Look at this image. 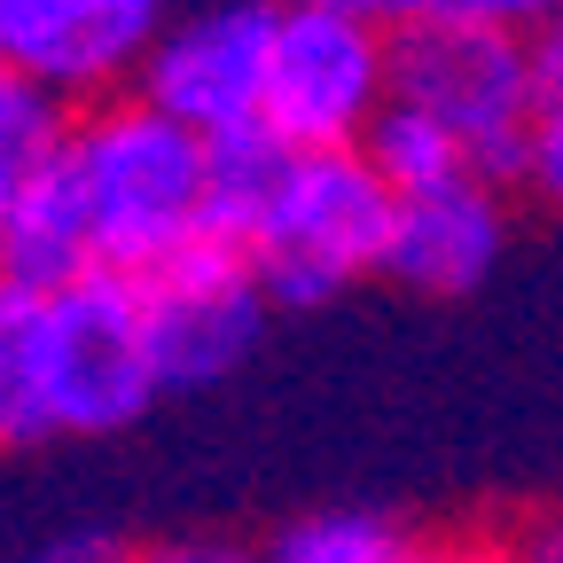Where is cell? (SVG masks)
Returning a JSON list of instances; mask_svg holds the SVG:
<instances>
[{
    "instance_id": "1",
    "label": "cell",
    "mask_w": 563,
    "mask_h": 563,
    "mask_svg": "<svg viewBox=\"0 0 563 563\" xmlns=\"http://www.w3.org/2000/svg\"><path fill=\"white\" fill-rule=\"evenodd\" d=\"M70 157L95 211V258L118 274H150L203 235V180L211 141L157 110L150 95L102 102L70 125Z\"/></svg>"
},
{
    "instance_id": "2",
    "label": "cell",
    "mask_w": 563,
    "mask_h": 563,
    "mask_svg": "<svg viewBox=\"0 0 563 563\" xmlns=\"http://www.w3.org/2000/svg\"><path fill=\"white\" fill-rule=\"evenodd\" d=\"M391 95L431 110L485 180H517L532 125L548 110L540 55L525 24H485V16H446V24H399L391 32Z\"/></svg>"
},
{
    "instance_id": "3",
    "label": "cell",
    "mask_w": 563,
    "mask_h": 563,
    "mask_svg": "<svg viewBox=\"0 0 563 563\" xmlns=\"http://www.w3.org/2000/svg\"><path fill=\"white\" fill-rule=\"evenodd\" d=\"M391 220H399V188L376 173L361 141H344V150H298L290 141L266 220L251 235V258L274 306H321L344 282L384 274Z\"/></svg>"
},
{
    "instance_id": "4",
    "label": "cell",
    "mask_w": 563,
    "mask_h": 563,
    "mask_svg": "<svg viewBox=\"0 0 563 563\" xmlns=\"http://www.w3.org/2000/svg\"><path fill=\"white\" fill-rule=\"evenodd\" d=\"M391 102V32L384 16L329 9V0H282L274 63H266V125L298 150L368 141Z\"/></svg>"
},
{
    "instance_id": "5",
    "label": "cell",
    "mask_w": 563,
    "mask_h": 563,
    "mask_svg": "<svg viewBox=\"0 0 563 563\" xmlns=\"http://www.w3.org/2000/svg\"><path fill=\"white\" fill-rule=\"evenodd\" d=\"M55 313V399H63V439H110L157 407V344H150V306L141 274L87 266L47 290Z\"/></svg>"
},
{
    "instance_id": "6",
    "label": "cell",
    "mask_w": 563,
    "mask_h": 563,
    "mask_svg": "<svg viewBox=\"0 0 563 563\" xmlns=\"http://www.w3.org/2000/svg\"><path fill=\"white\" fill-rule=\"evenodd\" d=\"M141 306H150V344H157V376L165 391H203L243 368V352L266 329V274L243 243L196 235L165 266L141 274Z\"/></svg>"
},
{
    "instance_id": "7",
    "label": "cell",
    "mask_w": 563,
    "mask_h": 563,
    "mask_svg": "<svg viewBox=\"0 0 563 563\" xmlns=\"http://www.w3.org/2000/svg\"><path fill=\"white\" fill-rule=\"evenodd\" d=\"M274 24L282 0H196V9L165 16L150 55H141L133 87L180 125L235 133L266 118V63H274Z\"/></svg>"
},
{
    "instance_id": "8",
    "label": "cell",
    "mask_w": 563,
    "mask_h": 563,
    "mask_svg": "<svg viewBox=\"0 0 563 563\" xmlns=\"http://www.w3.org/2000/svg\"><path fill=\"white\" fill-rule=\"evenodd\" d=\"M165 24V0H0V55L55 95H102L133 79Z\"/></svg>"
},
{
    "instance_id": "9",
    "label": "cell",
    "mask_w": 563,
    "mask_h": 563,
    "mask_svg": "<svg viewBox=\"0 0 563 563\" xmlns=\"http://www.w3.org/2000/svg\"><path fill=\"white\" fill-rule=\"evenodd\" d=\"M509 243V211H501V188L485 173H462L446 188H415L399 196V220H391V243H384V274L415 298H462L493 274Z\"/></svg>"
},
{
    "instance_id": "10",
    "label": "cell",
    "mask_w": 563,
    "mask_h": 563,
    "mask_svg": "<svg viewBox=\"0 0 563 563\" xmlns=\"http://www.w3.org/2000/svg\"><path fill=\"white\" fill-rule=\"evenodd\" d=\"M102 266L95 258V211H87V180H79V157L70 141L55 157H40L9 196H0V274L16 282H70Z\"/></svg>"
},
{
    "instance_id": "11",
    "label": "cell",
    "mask_w": 563,
    "mask_h": 563,
    "mask_svg": "<svg viewBox=\"0 0 563 563\" xmlns=\"http://www.w3.org/2000/svg\"><path fill=\"white\" fill-rule=\"evenodd\" d=\"M47 439H63L47 282L0 274V454H32Z\"/></svg>"
},
{
    "instance_id": "12",
    "label": "cell",
    "mask_w": 563,
    "mask_h": 563,
    "mask_svg": "<svg viewBox=\"0 0 563 563\" xmlns=\"http://www.w3.org/2000/svg\"><path fill=\"white\" fill-rule=\"evenodd\" d=\"M266 563H493V555L407 532L399 517H376V509H321V517H298L290 532H274Z\"/></svg>"
},
{
    "instance_id": "13",
    "label": "cell",
    "mask_w": 563,
    "mask_h": 563,
    "mask_svg": "<svg viewBox=\"0 0 563 563\" xmlns=\"http://www.w3.org/2000/svg\"><path fill=\"white\" fill-rule=\"evenodd\" d=\"M282 157H290V141H282L266 118H258V125H235V133H211L203 235L251 251V235H258V220H266V196H274V180H282Z\"/></svg>"
},
{
    "instance_id": "14",
    "label": "cell",
    "mask_w": 563,
    "mask_h": 563,
    "mask_svg": "<svg viewBox=\"0 0 563 563\" xmlns=\"http://www.w3.org/2000/svg\"><path fill=\"white\" fill-rule=\"evenodd\" d=\"M361 150L376 157V173L399 188V196H415V188H446V180H462V173H477L470 165V150L431 118V110H415V102H384L376 110V125H368V141Z\"/></svg>"
},
{
    "instance_id": "15",
    "label": "cell",
    "mask_w": 563,
    "mask_h": 563,
    "mask_svg": "<svg viewBox=\"0 0 563 563\" xmlns=\"http://www.w3.org/2000/svg\"><path fill=\"white\" fill-rule=\"evenodd\" d=\"M70 95H55L40 70H24L16 55H0V196H9L40 157H55L70 141V118H63Z\"/></svg>"
},
{
    "instance_id": "16",
    "label": "cell",
    "mask_w": 563,
    "mask_h": 563,
    "mask_svg": "<svg viewBox=\"0 0 563 563\" xmlns=\"http://www.w3.org/2000/svg\"><path fill=\"white\" fill-rule=\"evenodd\" d=\"M391 24H446V16H485V24H540L555 16V0H384Z\"/></svg>"
},
{
    "instance_id": "17",
    "label": "cell",
    "mask_w": 563,
    "mask_h": 563,
    "mask_svg": "<svg viewBox=\"0 0 563 563\" xmlns=\"http://www.w3.org/2000/svg\"><path fill=\"white\" fill-rule=\"evenodd\" d=\"M548 211H563V102H548L540 110V125H532V150H525V173H517Z\"/></svg>"
},
{
    "instance_id": "18",
    "label": "cell",
    "mask_w": 563,
    "mask_h": 563,
    "mask_svg": "<svg viewBox=\"0 0 563 563\" xmlns=\"http://www.w3.org/2000/svg\"><path fill=\"white\" fill-rule=\"evenodd\" d=\"M24 563H125V548H118L110 532H55V540H40Z\"/></svg>"
},
{
    "instance_id": "19",
    "label": "cell",
    "mask_w": 563,
    "mask_h": 563,
    "mask_svg": "<svg viewBox=\"0 0 563 563\" xmlns=\"http://www.w3.org/2000/svg\"><path fill=\"white\" fill-rule=\"evenodd\" d=\"M532 55H540V87H548V102H563V0H555V16L532 24Z\"/></svg>"
},
{
    "instance_id": "20",
    "label": "cell",
    "mask_w": 563,
    "mask_h": 563,
    "mask_svg": "<svg viewBox=\"0 0 563 563\" xmlns=\"http://www.w3.org/2000/svg\"><path fill=\"white\" fill-rule=\"evenodd\" d=\"M493 563H563V517H548V525H532V532H517Z\"/></svg>"
},
{
    "instance_id": "21",
    "label": "cell",
    "mask_w": 563,
    "mask_h": 563,
    "mask_svg": "<svg viewBox=\"0 0 563 563\" xmlns=\"http://www.w3.org/2000/svg\"><path fill=\"white\" fill-rule=\"evenodd\" d=\"M125 563H251L243 548H220V540H173V548H141Z\"/></svg>"
},
{
    "instance_id": "22",
    "label": "cell",
    "mask_w": 563,
    "mask_h": 563,
    "mask_svg": "<svg viewBox=\"0 0 563 563\" xmlns=\"http://www.w3.org/2000/svg\"><path fill=\"white\" fill-rule=\"evenodd\" d=\"M329 9H361V16H384V0H329ZM391 24V16H384Z\"/></svg>"
}]
</instances>
